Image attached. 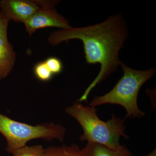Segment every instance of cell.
<instances>
[{
  "label": "cell",
  "mask_w": 156,
  "mask_h": 156,
  "mask_svg": "<svg viewBox=\"0 0 156 156\" xmlns=\"http://www.w3.org/2000/svg\"><path fill=\"white\" fill-rule=\"evenodd\" d=\"M9 21L0 11V80L11 73L16 61V53L8 39Z\"/></svg>",
  "instance_id": "obj_6"
},
{
  "label": "cell",
  "mask_w": 156,
  "mask_h": 156,
  "mask_svg": "<svg viewBox=\"0 0 156 156\" xmlns=\"http://www.w3.org/2000/svg\"><path fill=\"white\" fill-rule=\"evenodd\" d=\"M34 73L36 77L42 82L50 80L53 75L50 72L44 61L38 62L34 68Z\"/></svg>",
  "instance_id": "obj_11"
},
{
  "label": "cell",
  "mask_w": 156,
  "mask_h": 156,
  "mask_svg": "<svg viewBox=\"0 0 156 156\" xmlns=\"http://www.w3.org/2000/svg\"><path fill=\"white\" fill-rule=\"evenodd\" d=\"M128 35L127 23L121 14L110 16L103 22L95 25L83 27L71 26L50 34L48 41L52 46L73 39L81 40L83 44L87 63L101 65L97 76L77 101H87L90 92L96 85L116 71L122 62L119 53Z\"/></svg>",
  "instance_id": "obj_1"
},
{
  "label": "cell",
  "mask_w": 156,
  "mask_h": 156,
  "mask_svg": "<svg viewBox=\"0 0 156 156\" xmlns=\"http://www.w3.org/2000/svg\"><path fill=\"white\" fill-rule=\"evenodd\" d=\"M97 111L96 108L84 106L77 101L65 109L66 112L74 118L83 128V133L80 136V141L99 144L112 149L118 148L121 146L122 136L129 138L125 133V119L112 114L111 119L104 122L98 116Z\"/></svg>",
  "instance_id": "obj_2"
},
{
  "label": "cell",
  "mask_w": 156,
  "mask_h": 156,
  "mask_svg": "<svg viewBox=\"0 0 156 156\" xmlns=\"http://www.w3.org/2000/svg\"><path fill=\"white\" fill-rule=\"evenodd\" d=\"M49 69L52 74L54 75L58 74L62 71L63 66L61 60L56 57H49L44 60Z\"/></svg>",
  "instance_id": "obj_12"
},
{
  "label": "cell",
  "mask_w": 156,
  "mask_h": 156,
  "mask_svg": "<svg viewBox=\"0 0 156 156\" xmlns=\"http://www.w3.org/2000/svg\"><path fill=\"white\" fill-rule=\"evenodd\" d=\"M66 133V128L59 124L46 122L32 126L0 113V133L6 140V150L9 153L24 147L32 140L42 139L50 141L56 139L63 142Z\"/></svg>",
  "instance_id": "obj_4"
},
{
  "label": "cell",
  "mask_w": 156,
  "mask_h": 156,
  "mask_svg": "<svg viewBox=\"0 0 156 156\" xmlns=\"http://www.w3.org/2000/svg\"><path fill=\"white\" fill-rule=\"evenodd\" d=\"M81 151L82 156H133L131 152L124 145L112 149L99 144L88 142Z\"/></svg>",
  "instance_id": "obj_8"
},
{
  "label": "cell",
  "mask_w": 156,
  "mask_h": 156,
  "mask_svg": "<svg viewBox=\"0 0 156 156\" xmlns=\"http://www.w3.org/2000/svg\"><path fill=\"white\" fill-rule=\"evenodd\" d=\"M43 156H82L81 151L77 144L62 146H50L44 148Z\"/></svg>",
  "instance_id": "obj_9"
},
{
  "label": "cell",
  "mask_w": 156,
  "mask_h": 156,
  "mask_svg": "<svg viewBox=\"0 0 156 156\" xmlns=\"http://www.w3.org/2000/svg\"><path fill=\"white\" fill-rule=\"evenodd\" d=\"M44 148L41 145L26 146L12 153L13 156H43Z\"/></svg>",
  "instance_id": "obj_10"
},
{
  "label": "cell",
  "mask_w": 156,
  "mask_h": 156,
  "mask_svg": "<svg viewBox=\"0 0 156 156\" xmlns=\"http://www.w3.org/2000/svg\"><path fill=\"white\" fill-rule=\"evenodd\" d=\"M0 9L9 21L24 23L40 7L35 0H2Z\"/></svg>",
  "instance_id": "obj_7"
},
{
  "label": "cell",
  "mask_w": 156,
  "mask_h": 156,
  "mask_svg": "<svg viewBox=\"0 0 156 156\" xmlns=\"http://www.w3.org/2000/svg\"><path fill=\"white\" fill-rule=\"evenodd\" d=\"M144 156H156V149L155 148L149 154Z\"/></svg>",
  "instance_id": "obj_13"
},
{
  "label": "cell",
  "mask_w": 156,
  "mask_h": 156,
  "mask_svg": "<svg viewBox=\"0 0 156 156\" xmlns=\"http://www.w3.org/2000/svg\"><path fill=\"white\" fill-rule=\"evenodd\" d=\"M120 66L123 70L122 77L110 92L101 96H95L89 106L96 107L107 104L119 105L126 110L125 119H140L145 116V113L138 107V93L143 85L154 76L156 69L154 68L145 70L132 69L122 62Z\"/></svg>",
  "instance_id": "obj_3"
},
{
  "label": "cell",
  "mask_w": 156,
  "mask_h": 156,
  "mask_svg": "<svg viewBox=\"0 0 156 156\" xmlns=\"http://www.w3.org/2000/svg\"><path fill=\"white\" fill-rule=\"evenodd\" d=\"M36 2L40 9L24 23L26 31L30 36L40 29L53 27L65 29L70 27L67 20L55 9L59 1Z\"/></svg>",
  "instance_id": "obj_5"
}]
</instances>
